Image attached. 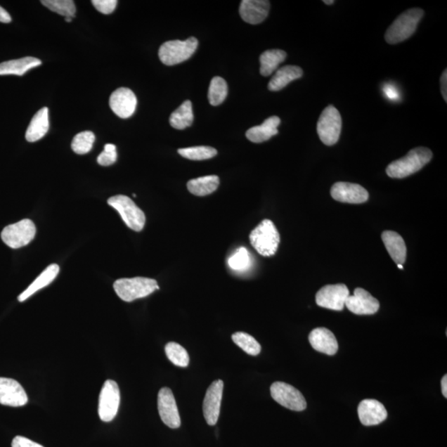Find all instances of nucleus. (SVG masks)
<instances>
[{
	"label": "nucleus",
	"mask_w": 447,
	"mask_h": 447,
	"mask_svg": "<svg viewBox=\"0 0 447 447\" xmlns=\"http://www.w3.org/2000/svg\"><path fill=\"white\" fill-rule=\"evenodd\" d=\"M358 415L364 426L380 425L387 419V410L375 399H365L358 404Z\"/></svg>",
	"instance_id": "18"
},
{
	"label": "nucleus",
	"mask_w": 447,
	"mask_h": 447,
	"mask_svg": "<svg viewBox=\"0 0 447 447\" xmlns=\"http://www.w3.org/2000/svg\"><path fill=\"white\" fill-rule=\"evenodd\" d=\"M114 290L120 299L131 302L152 294L160 290V286L155 279L136 277L118 279L114 283Z\"/></svg>",
	"instance_id": "3"
},
{
	"label": "nucleus",
	"mask_w": 447,
	"mask_h": 447,
	"mask_svg": "<svg viewBox=\"0 0 447 447\" xmlns=\"http://www.w3.org/2000/svg\"><path fill=\"white\" fill-rule=\"evenodd\" d=\"M228 94L227 83L220 77H214L209 84L208 99L209 104L217 106L223 103Z\"/></svg>",
	"instance_id": "30"
},
{
	"label": "nucleus",
	"mask_w": 447,
	"mask_h": 447,
	"mask_svg": "<svg viewBox=\"0 0 447 447\" xmlns=\"http://www.w3.org/2000/svg\"><path fill=\"white\" fill-rule=\"evenodd\" d=\"M304 74L302 69L297 66H285L278 69L271 81L268 83V89L278 91L286 87L292 81L299 79Z\"/></svg>",
	"instance_id": "25"
},
{
	"label": "nucleus",
	"mask_w": 447,
	"mask_h": 447,
	"mask_svg": "<svg viewBox=\"0 0 447 447\" xmlns=\"http://www.w3.org/2000/svg\"><path fill=\"white\" fill-rule=\"evenodd\" d=\"M65 20H66L67 22H71L72 21V18H65Z\"/></svg>",
	"instance_id": "45"
},
{
	"label": "nucleus",
	"mask_w": 447,
	"mask_h": 447,
	"mask_svg": "<svg viewBox=\"0 0 447 447\" xmlns=\"http://www.w3.org/2000/svg\"><path fill=\"white\" fill-rule=\"evenodd\" d=\"M335 201L351 204H361L368 201L369 193L361 185L339 181L330 189Z\"/></svg>",
	"instance_id": "14"
},
{
	"label": "nucleus",
	"mask_w": 447,
	"mask_h": 447,
	"mask_svg": "<svg viewBox=\"0 0 447 447\" xmlns=\"http://www.w3.org/2000/svg\"><path fill=\"white\" fill-rule=\"evenodd\" d=\"M397 266H398L400 269H403V264H397Z\"/></svg>",
	"instance_id": "46"
},
{
	"label": "nucleus",
	"mask_w": 447,
	"mask_h": 447,
	"mask_svg": "<svg viewBox=\"0 0 447 447\" xmlns=\"http://www.w3.org/2000/svg\"><path fill=\"white\" fill-rule=\"evenodd\" d=\"M270 9L267 0H243L240 6V15L245 22L259 25L266 20Z\"/></svg>",
	"instance_id": "19"
},
{
	"label": "nucleus",
	"mask_w": 447,
	"mask_h": 447,
	"mask_svg": "<svg viewBox=\"0 0 447 447\" xmlns=\"http://www.w3.org/2000/svg\"><path fill=\"white\" fill-rule=\"evenodd\" d=\"M108 204L119 213L130 229L137 232L143 229L146 222L145 214L127 195H115L108 200Z\"/></svg>",
	"instance_id": "6"
},
{
	"label": "nucleus",
	"mask_w": 447,
	"mask_h": 447,
	"mask_svg": "<svg viewBox=\"0 0 447 447\" xmlns=\"http://www.w3.org/2000/svg\"><path fill=\"white\" fill-rule=\"evenodd\" d=\"M116 160H117L116 146L112 143L105 144L104 151L98 156V164L101 166L108 167L114 164Z\"/></svg>",
	"instance_id": "37"
},
{
	"label": "nucleus",
	"mask_w": 447,
	"mask_h": 447,
	"mask_svg": "<svg viewBox=\"0 0 447 447\" xmlns=\"http://www.w3.org/2000/svg\"><path fill=\"white\" fill-rule=\"evenodd\" d=\"M309 342L314 350L334 356L338 351V342L335 335L330 330L324 328H316L309 335Z\"/></svg>",
	"instance_id": "20"
},
{
	"label": "nucleus",
	"mask_w": 447,
	"mask_h": 447,
	"mask_svg": "<svg viewBox=\"0 0 447 447\" xmlns=\"http://www.w3.org/2000/svg\"><path fill=\"white\" fill-rule=\"evenodd\" d=\"M232 341L250 356H256L261 352L260 344L249 334L235 332L232 335Z\"/></svg>",
	"instance_id": "32"
},
{
	"label": "nucleus",
	"mask_w": 447,
	"mask_h": 447,
	"mask_svg": "<svg viewBox=\"0 0 447 447\" xmlns=\"http://www.w3.org/2000/svg\"><path fill=\"white\" fill-rule=\"evenodd\" d=\"M11 21L12 18L11 16L9 15V13L6 11V9L0 6V22L8 23Z\"/></svg>",
	"instance_id": "42"
},
{
	"label": "nucleus",
	"mask_w": 447,
	"mask_h": 447,
	"mask_svg": "<svg viewBox=\"0 0 447 447\" xmlns=\"http://www.w3.org/2000/svg\"><path fill=\"white\" fill-rule=\"evenodd\" d=\"M95 141V134L91 131H84L78 134L73 138L72 150L79 155H86L91 150Z\"/></svg>",
	"instance_id": "35"
},
{
	"label": "nucleus",
	"mask_w": 447,
	"mask_h": 447,
	"mask_svg": "<svg viewBox=\"0 0 447 447\" xmlns=\"http://www.w3.org/2000/svg\"><path fill=\"white\" fill-rule=\"evenodd\" d=\"M157 408L162 422L176 429L181 426V417L174 393L169 388H162L157 395Z\"/></svg>",
	"instance_id": "12"
},
{
	"label": "nucleus",
	"mask_w": 447,
	"mask_h": 447,
	"mask_svg": "<svg viewBox=\"0 0 447 447\" xmlns=\"http://www.w3.org/2000/svg\"><path fill=\"white\" fill-rule=\"evenodd\" d=\"M342 128L341 114L333 105L328 106L321 113L316 127L321 142L325 145H334L339 141Z\"/></svg>",
	"instance_id": "7"
},
{
	"label": "nucleus",
	"mask_w": 447,
	"mask_h": 447,
	"mask_svg": "<svg viewBox=\"0 0 447 447\" xmlns=\"http://www.w3.org/2000/svg\"><path fill=\"white\" fill-rule=\"evenodd\" d=\"M197 46L198 41L193 37L186 41H169L160 46L158 55L162 63L167 66H174L190 58Z\"/></svg>",
	"instance_id": "5"
},
{
	"label": "nucleus",
	"mask_w": 447,
	"mask_h": 447,
	"mask_svg": "<svg viewBox=\"0 0 447 447\" xmlns=\"http://www.w3.org/2000/svg\"><path fill=\"white\" fill-rule=\"evenodd\" d=\"M230 268L236 272H245L248 270L251 264V259L249 251L244 247H240L234 254L228 259Z\"/></svg>",
	"instance_id": "36"
},
{
	"label": "nucleus",
	"mask_w": 447,
	"mask_h": 447,
	"mask_svg": "<svg viewBox=\"0 0 447 447\" xmlns=\"http://www.w3.org/2000/svg\"><path fill=\"white\" fill-rule=\"evenodd\" d=\"M110 106L119 118L128 119L134 114L137 107V98L128 88H119L112 93Z\"/></svg>",
	"instance_id": "15"
},
{
	"label": "nucleus",
	"mask_w": 447,
	"mask_h": 447,
	"mask_svg": "<svg viewBox=\"0 0 447 447\" xmlns=\"http://www.w3.org/2000/svg\"><path fill=\"white\" fill-rule=\"evenodd\" d=\"M59 270L60 268L58 264H53L49 265V266L37 278L36 280H34L25 292L18 296V302H22L26 301L27 298H30L34 295L35 292L41 290V288L48 286L58 276Z\"/></svg>",
	"instance_id": "24"
},
{
	"label": "nucleus",
	"mask_w": 447,
	"mask_h": 447,
	"mask_svg": "<svg viewBox=\"0 0 447 447\" xmlns=\"http://www.w3.org/2000/svg\"><path fill=\"white\" fill-rule=\"evenodd\" d=\"M12 447H44L25 436H17L12 441Z\"/></svg>",
	"instance_id": "39"
},
{
	"label": "nucleus",
	"mask_w": 447,
	"mask_h": 447,
	"mask_svg": "<svg viewBox=\"0 0 447 447\" xmlns=\"http://www.w3.org/2000/svg\"><path fill=\"white\" fill-rule=\"evenodd\" d=\"M49 129V113L46 107L41 108L32 119L26 131L27 142L34 143L43 138Z\"/></svg>",
	"instance_id": "23"
},
{
	"label": "nucleus",
	"mask_w": 447,
	"mask_h": 447,
	"mask_svg": "<svg viewBox=\"0 0 447 447\" xmlns=\"http://www.w3.org/2000/svg\"><path fill=\"white\" fill-rule=\"evenodd\" d=\"M250 240L259 254L270 257L277 252L280 243V235L273 221L264 220L250 233Z\"/></svg>",
	"instance_id": "4"
},
{
	"label": "nucleus",
	"mask_w": 447,
	"mask_h": 447,
	"mask_svg": "<svg viewBox=\"0 0 447 447\" xmlns=\"http://www.w3.org/2000/svg\"><path fill=\"white\" fill-rule=\"evenodd\" d=\"M120 403L119 388L114 380H106L99 398L98 413L101 421L110 422L117 415Z\"/></svg>",
	"instance_id": "9"
},
{
	"label": "nucleus",
	"mask_w": 447,
	"mask_h": 447,
	"mask_svg": "<svg viewBox=\"0 0 447 447\" xmlns=\"http://www.w3.org/2000/svg\"><path fill=\"white\" fill-rule=\"evenodd\" d=\"M223 389L224 382L221 380L214 381L205 396L203 414L209 426H215L220 416Z\"/></svg>",
	"instance_id": "13"
},
{
	"label": "nucleus",
	"mask_w": 447,
	"mask_h": 447,
	"mask_svg": "<svg viewBox=\"0 0 447 447\" xmlns=\"http://www.w3.org/2000/svg\"><path fill=\"white\" fill-rule=\"evenodd\" d=\"M441 391L444 397L447 398V375H444L441 380Z\"/></svg>",
	"instance_id": "43"
},
{
	"label": "nucleus",
	"mask_w": 447,
	"mask_h": 447,
	"mask_svg": "<svg viewBox=\"0 0 447 447\" xmlns=\"http://www.w3.org/2000/svg\"><path fill=\"white\" fill-rule=\"evenodd\" d=\"M179 153L181 157L190 160L202 161L209 160L217 155L216 148L208 146H197L180 148Z\"/></svg>",
	"instance_id": "33"
},
{
	"label": "nucleus",
	"mask_w": 447,
	"mask_h": 447,
	"mask_svg": "<svg viewBox=\"0 0 447 447\" xmlns=\"http://www.w3.org/2000/svg\"><path fill=\"white\" fill-rule=\"evenodd\" d=\"M193 119L192 102L186 101L171 115L169 121L172 128L183 130L190 127Z\"/></svg>",
	"instance_id": "29"
},
{
	"label": "nucleus",
	"mask_w": 447,
	"mask_h": 447,
	"mask_svg": "<svg viewBox=\"0 0 447 447\" xmlns=\"http://www.w3.org/2000/svg\"><path fill=\"white\" fill-rule=\"evenodd\" d=\"M219 185L220 179L217 176H206L190 180L188 183V189L190 193L197 197H205L215 192Z\"/></svg>",
	"instance_id": "28"
},
{
	"label": "nucleus",
	"mask_w": 447,
	"mask_h": 447,
	"mask_svg": "<svg viewBox=\"0 0 447 447\" xmlns=\"http://www.w3.org/2000/svg\"><path fill=\"white\" fill-rule=\"evenodd\" d=\"M425 11L421 8L408 9L396 18L385 34V40L389 44H397L407 40L416 32Z\"/></svg>",
	"instance_id": "2"
},
{
	"label": "nucleus",
	"mask_w": 447,
	"mask_h": 447,
	"mask_svg": "<svg viewBox=\"0 0 447 447\" xmlns=\"http://www.w3.org/2000/svg\"><path fill=\"white\" fill-rule=\"evenodd\" d=\"M29 401L25 390L15 380L0 378V404L11 407L25 406Z\"/></svg>",
	"instance_id": "17"
},
{
	"label": "nucleus",
	"mask_w": 447,
	"mask_h": 447,
	"mask_svg": "<svg viewBox=\"0 0 447 447\" xmlns=\"http://www.w3.org/2000/svg\"><path fill=\"white\" fill-rule=\"evenodd\" d=\"M382 240L394 262L403 265L407 257V247L402 236L394 231H387L382 234Z\"/></svg>",
	"instance_id": "21"
},
{
	"label": "nucleus",
	"mask_w": 447,
	"mask_h": 447,
	"mask_svg": "<svg viewBox=\"0 0 447 447\" xmlns=\"http://www.w3.org/2000/svg\"><path fill=\"white\" fill-rule=\"evenodd\" d=\"M432 155L429 148L423 147L413 148L406 156L391 162L386 172L391 179L407 178L426 166L432 160Z\"/></svg>",
	"instance_id": "1"
},
{
	"label": "nucleus",
	"mask_w": 447,
	"mask_h": 447,
	"mask_svg": "<svg viewBox=\"0 0 447 447\" xmlns=\"http://www.w3.org/2000/svg\"><path fill=\"white\" fill-rule=\"evenodd\" d=\"M441 91L442 97H443V99L446 102L447 101V72H446V69L445 70L443 73H442L441 77Z\"/></svg>",
	"instance_id": "41"
},
{
	"label": "nucleus",
	"mask_w": 447,
	"mask_h": 447,
	"mask_svg": "<svg viewBox=\"0 0 447 447\" xmlns=\"http://www.w3.org/2000/svg\"><path fill=\"white\" fill-rule=\"evenodd\" d=\"M36 226L30 219H25L4 228L1 233L4 243L12 249L29 245L36 235Z\"/></svg>",
	"instance_id": "8"
},
{
	"label": "nucleus",
	"mask_w": 447,
	"mask_h": 447,
	"mask_svg": "<svg viewBox=\"0 0 447 447\" xmlns=\"http://www.w3.org/2000/svg\"><path fill=\"white\" fill-rule=\"evenodd\" d=\"M349 296L350 291L344 284H335L321 287L316 293V302L324 309L342 311Z\"/></svg>",
	"instance_id": "11"
},
{
	"label": "nucleus",
	"mask_w": 447,
	"mask_h": 447,
	"mask_svg": "<svg viewBox=\"0 0 447 447\" xmlns=\"http://www.w3.org/2000/svg\"><path fill=\"white\" fill-rule=\"evenodd\" d=\"M270 392L278 403L292 411L301 412L306 408L304 396L290 384L276 382L271 385Z\"/></svg>",
	"instance_id": "10"
},
{
	"label": "nucleus",
	"mask_w": 447,
	"mask_h": 447,
	"mask_svg": "<svg viewBox=\"0 0 447 447\" xmlns=\"http://www.w3.org/2000/svg\"><path fill=\"white\" fill-rule=\"evenodd\" d=\"M287 58V53L283 50L273 49L265 51L261 54L260 74L264 77H269L276 71L280 65Z\"/></svg>",
	"instance_id": "27"
},
{
	"label": "nucleus",
	"mask_w": 447,
	"mask_h": 447,
	"mask_svg": "<svg viewBox=\"0 0 447 447\" xmlns=\"http://www.w3.org/2000/svg\"><path fill=\"white\" fill-rule=\"evenodd\" d=\"M384 93L390 101H396L399 99V91L392 84H386L384 86Z\"/></svg>",
	"instance_id": "40"
},
{
	"label": "nucleus",
	"mask_w": 447,
	"mask_h": 447,
	"mask_svg": "<svg viewBox=\"0 0 447 447\" xmlns=\"http://www.w3.org/2000/svg\"><path fill=\"white\" fill-rule=\"evenodd\" d=\"M91 3L98 11L104 15H110L114 12L118 1L117 0H92Z\"/></svg>",
	"instance_id": "38"
},
{
	"label": "nucleus",
	"mask_w": 447,
	"mask_h": 447,
	"mask_svg": "<svg viewBox=\"0 0 447 447\" xmlns=\"http://www.w3.org/2000/svg\"><path fill=\"white\" fill-rule=\"evenodd\" d=\"M165 353L172 364L179 367L188 366L190 362L188 353L179 343H167L165 346Z\"/></svg>",
	"instance_id": "31"
},
{
	"label": "nucleus",
	"mask_w": 447,
	"mask_h": 447,
	"mask_svg": "<svg viewBox=\"0 0 447 447\" xmlns=\"http://www.w3.org/2000/svg\"><path fill=\"white\" fill-rule=\"evenodd\" d=\"M41 64L39 59L32 57L8 60V62L0 63V76H6V74L23 76L27 71L40 66Z\"/></svg>",
	"instance_id": "26"
},
{
	"label": "nucleus",
	"mask_w": 447,
	"mask_h": 447,
	"mask_svg": "<svg viewBox=\"0 0 447 447\" xmlns=\"http://www.w3.org/2000/svg\"><path fill=\"white\" fill-rule=\"evenodd\" d=\"M41 3L51 11L65 18H72L76 15L77 8L72 0H43Z\"/></svg>",
	"instance_id": "34"
},
{
	"label": "nucleus",
	"mask_w": 447,
	"mask_h": 447,
	"mask_svg": "<svg viewBox=\"0 0 447 447\" xmlns=\"http://www.w3.org/2000/svg\"><path fill=\"white\" fill-rule=\"evenodd\" d=\"M280 123L281 119L278 116H272L259 127L248 129V131L246 132V137L250 141L255 143L267 141L274 135L278 134V127Z\"/></svg>",
	"instance_id": "22"
},
{
	"label": "nucleus",
	"mask_w": 447,
	"mask_h": 447,
	"mask_svg": "<svg viewBox=\"0 0 447 447\" xmlns=\"http://www.w3.org/2000/svg\"><path fill=\"white\" fill-rule=\"evenodd\" d=\"M344 306L356 315H372L379 311L380 302L369 292L358 287L352 296L348 297Z\"/></svg>",
	"instance_id": "16"
},
{
	"label": "nucleus",
	"mask_w": 447,
	"mask_h": 447,
	"mask_svg": "<svg viewBox=\"0 0 447 447\" xmlns=\"http://www.w3.org/2000/svg\"><path fill=\"white\" fill-rule=\"evenodd\" d=\"M323 2L324 4H328V6H332V4L335 3L333 0H332V1H330V0H324Z\"/></svg>",
	"instance_id": "44"
}]
</instances>
